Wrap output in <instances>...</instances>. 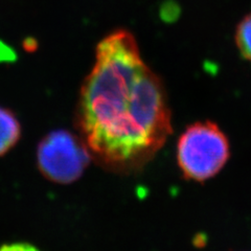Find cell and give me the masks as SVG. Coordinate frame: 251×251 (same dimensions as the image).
I'll return each mask as SVG.
<instances>
[{
	"label": "cell",
	"instance_id": "6da1fadb",
	"mask_svg": "<svg viewBox=\"0 0 251 251\" xmlns=\"http://www.w3.org/2000/svg\"><path fill=\"white\" fill-rule=\"evenodd\" d=\"M76 116L90 154L111 170L144 167L167 141L172 124L166 89L129 31L119 29L99 43Z\"/></svg>",
	"mask_w": 251,
	"mask_h": 251
},
{
	"label": "cell",
	"instance_id": "7a4b0ae2",
	"mask_svg": "<svg viewBox=\"0 0 251 251\" xmlns=\"http://www.w3.org/2000/svg\"><path fill=\"white\" fill-rule=\"evenodd\" d=\"M229 157L228 137L211 121L188 126L178 139L177 163L187 180L204 182L214 178Z\"/></svg>",
	"mask_w": 251,
	"mask_h": 251
},
{
	"label": "cell",
	"instance_id": "3957f363",
	"mask_svg": "<svg viewBox=\"0 0 251 251\" xmlns=\"http://www.w3.org/2000/svg\"><path fill=\"white\" fill-rule=\"evenodd\" d=\"M91 154L87 146L66 130L52 131L38 146L37 162L42 175L60 184L75 182L88 167Z\"/></svg>",
	"mask_w": 251,
	"mask_h": 251
},
{
	"label": "cell",
	"instance_id": "277c9868",
	"mask_svg": "<svg viewBox=\"0 0 251 251\" xmlns=\"http://www.w3.org/2000/svg\"><path fill=\"white\" fill-rule=\"evenodd\" d=\"M21 127L10 110L0 107V156L9 152L18 143Z\"/></svg>",
	"mask_w": 251,
	"mask_h": 251
},
{
	"label": "cell",
	"instance_id": "8992f818",
	"mask_svg": "<svg viewBox=\"0 0 251 251\" xmlns=\"http://www.w3.org/2000/svg\"><path fill=\"white\" fill-rule=\"evenodd\" d=\"M0 251H40L35 246L26 243H15L11 245H3L0 247Z\"/></svg>",
	"mask_w": 251,
	"mask_h": 251
},
{
	"label": "cell",
	"instance_id": "5b68a950",
	"mask_svg": "<svg viewBox=\"0 0 251 251\" xmlns=\"http://www.w3.org/2000/svg\"><path fill=\"white\" fill-rule=\"evenodd\" d=\"M234 42L242 58L251 63V13L245 15L237 25Z\"/></svg>",
	"mask_w": 251,
	"mask_h": 251
}]
</instances>
